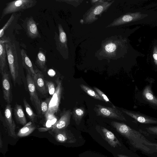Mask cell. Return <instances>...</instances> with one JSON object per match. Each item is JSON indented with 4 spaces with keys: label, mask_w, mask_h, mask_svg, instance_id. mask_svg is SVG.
I'll list each match as a JSON object with an SVG mask.
<instances>
[{
    "label": "cell",
    "mask_w": 157,
    "mask_h": 157,
    "mask_svg": "<svg viewBox=\"0 0 157 157\" xmlns=\"http://www.w3.org/2000/svg\"><path fill=\"white\" fill-rule=\"evenodd\" d=\"M37 3L35 0H18L6 3L0 16V21L6 15L13 13H19L31 8Z\"/></svg>",
    "instance_id": "obj_3"
},
{
    "label": "cell",
    "mask_w": 157,
    "mask_h": 157,
    "mask_svg": "<svg viewBox=\"0 0 157 157\" xmlns=\"http://www.w3.org/2000/svg\"><path fill=\"white\" fill-rule=\"evenodd\" d=\"M80 86L83 90L90 96L96 99L103 101L98 93L89 86L83 84H80Z\"/></svg>",
    "instance_id": "obj_24"
},
{
    "label": "cell",
    "mask_w": 157,
    "mask_h": 157,
    "mask_svg": "<svg viewBox=\"0 0 157 157\" xmlns=\"http://www.w3.org/2000/svg\"><path fill=\"white\" fill-rule=\"evenodd\" d=\"M21 15L20 13H13L0 30V38H7L12 36L13 31Z\"/></svg>",
    "instance_id": "obj_9"
},
{
    "label": "cell",
    "mask_w": 157,
    "mask_h": 157,
    "mask_svg": "<svg viewBox=\"0 0 157 157\" xmlns=\"http://www.w3.org/2000/svg\"><path fill=\"white\" fill-rule=\"evenodd\" d=\"M51 98H49L46 99L44 101L41 102V109L42 114L44 116L46 114L48 107V105Z\"/></svg>",
    "instance_id": "obj_25"
},
{
    "label": "cell",
    "mask_w": 157,
    "mask_h": 157,
    "mask_svg": "<svg viewBox=\"0 0 157 157\" xmlns=\"http://www.w3.org/2000/svg\"><path fill=\"white\" fill-rule=\"evenodd\" d=\"M14 117L17 122L22 124L26 123V119L22 107L21 105L16 103L13 108Z\"/></svg>",
    "instance_id": "obj_19"
},
{
    "label": "cell",
    "mask_w": 157,
    "mask_h": 157,
    "mask_svg": "<svg viewBox=\"0 0 157 157\" xmlns=\"http://www.w3.org/2000/svg\"><path fill=\"white\" fill-rule=\"evenodd\" d=\"M26 78L30 100L37 114L40 115L42 114L41 109V102L38 98L36 88L32 76L28 73H27Z\"/></svg>",
    "instance_id": "obj_8"
},
{
    "label": "cell",
    "mask_w": 157,
    "mask_h": 157,
    "mask_svg": "<svg viewBox=\"0 0 157 157\" xmlns=\"http://www.w3.org/2000/svg\"><path fill=\"white\" fill-rule=\"evenodd\" d=\"M101 0H91V3L94 5H95L101 2Z\"/></svg>",
    "instance_id": "obj_31"
},
{
    "label": "cell",
    "mask_w": 157,
    "mask_h": 157,
    "mask_svg": "<svg viewBox=\"0 0 157 157\" xmlns=\"http://www.w3.org/2000/svg\"><path fill=\"white\" fill-rule=\"evenodd\" d=\"M94 90H95V91L102 99L103 101H105L107 103H111L107 96L103 92L96 87H94Z\"/></svg>",
    "instance_id": "obj_27"
},
{
    "label": "cell",
    "mask_w": 157,
    "mask_h": 157,
    "mask_svg": "<svg viewBox=\"0 0 157 157\" xmlns=\"http://www.w3.org/2000/svg\"><path fill=\"white\" fill-rule=\"evenodd\" d=\"M113 2V1L102 0L98 4L93 6L83 16L84 23L90 24L98 20L96 16L101 15L109 8Z\"/></svg>",
    "instance_id": "obj_4"
},
{
    "label": "cell",
    "mask_w": 157,
    "mask_h": 157,
    "mask_svg": "<svg viewBox=\"0 0 157 157\" xmlns=\"http://www.w3.org/2000/svg\"><path fill=\"white\" fill-rule=\"evenodd\" d=\"M5 45L10 73L15 86L19 76L20 64L22 63L21 49L19 43L13 36L5 43Z\"/></svg>",
    "instance_id": "obj_2"
},
{
    "label": "cell",
    "mask_w": 157,
    "mask_h": 157,
    "mask_svg": "<svg viewBox=\"0 0 157 157\" xmlns=\"http://www.w3.org/2000/svg\"><path fill=\"white\" fill-rule=\"evenodd\" d=\"M48 120L46 122V126L48 128L51 127L52 125L51 120L49 119H47Z\"/></svg>",
    "instance_id": "obj_30"
},
{
    "label": "cell",
    "mask_w": 157,
    "mask_h": 157,
    "mask_svg": "<svg viewBox=\"0 0 157 157\" xmlns=\"http://www.w3.org/2000/svg\"><path fill=\"white\" fill-rule=\"evenodd\" d=\"M86 111L83 107L75 108L72 112L73 117L77 125L80 123L82 119L85 115Z\"/></svg>",
    "instance_id": "obj_22"
},
{
    "label": "cell",
    "mask_w": 157,
    "mask_h": 157,
    "mask_svg": "<svg viewBox=\"0 0 157 157\" xmlns=\"http://www.w3.org/2000/svg\"><path fill=\"white\" fill-rule=\"evenodd\" d=\"M10 38L6 39L0 38V72L1 74L6 71L7 64V54L5 43Z\"/></svg>",
    "instance_id": "obj_14"
},
{
    "label": "cell",
    "mask_w": 157,
    "mask_h": 157,
    "mask_svg": "<svg viewBox=\"0 0 157 157\" xmlns=\"http://www.w3.org/2000/svg\"><path fill=\"white\" fill-rule=\"evenodd\" d=\"M23 28L28 36L32 39L40 38L36 23L32 16L26 18L23 21Z\"/></svg>",
    "instance_id": "obj_10"
},
{
    "label": "cell",
    "mask_w": 157,
    "mask_h": 157,
    "mask_svg": "<svg viewBox=\"0 0 157 157\" xmlns=\"http://www.w3.org/2000/svg\"><path fill=\"white\" fill-rule=\"evenodd\" d=\"M46 51L42 48L39 49L35 61L36 65L40 69L45 71L47 69Z\"/></svg>",
    "instance_id": "obj_18"
},
{
    "label": "cell",
    "mask_w": 157,
    "mask_h": 157,
    "mask_svg": "<svg viewBox=\"0 0 157 157\" xmlns=\"http://www.w3.org/2000/svg\"><path fill=\"white\" fill-rule=\"evenodd\" d=\"M55 81L56 84V90L50 100L47 112L44 116L45 117L48 115H54L59 110L63 90L62 82L58 78Z\"/></svg>",
    "instance_id": "obj_6"
},
{
    "label": "cell",
    "mask_w": 157,
    "mask_h": 157,
    "mask_svg": "<svg viewBox=\"0 0 157 157\" xmlns=\"http://www.w3.org/2000/svg\"><path fill=\"white\" fill-rule=\"evenodd\" d=\"M21 54L22 58L23 67L27 73L30 75L32 77L35 74V70L33 68L32 63L28 57L26 51L23 49H21Z\"/></svg>",
    "instance_id": "obj_16"
},
{
    "label": "cell",
    "mask_w": 157,
    "mask_h": 157,
    "mask_svg": "<svg viewBox=\"0 0 157 157\" xmlns=\"http://www.w3.org/2000/svg\"><path fill=\"white\" fill-rule=\"evenodd\" d=\"M153 57L155 59V63L156 65H157V54L154 53Z\"/></svg>",
    "instance_id": "obj_32"
},
{
    "label": "cell",
    "mask_w": 157,
    "mask_h": 157,
    "mask_svg": "<svg viewBox=\"0 0 157 157\" xmlns=\"http://www.w3.org/2000/svg\"><path fill=\"white\" fill-rule=\"evenodd\" d=\"M58 28L59 35L55 32L54 36L56 48L63 58L67 59L68 56V50L67 35L61 24L58 25Z\"/></svg>",
    "instance_id": "obj_7"
},
{
    "label": "cell",
    "mask_w": 157,
    "mask_h": 157,
    "mask_svg": "<svg viewBox=\"0 0 157 157\" xmlns=\"http://www.w3.org/2000/svg\"><path fill=\"white\" fill-rule=\"evenodd\" d=\"M111 124L134 148L149 154L157 152V143L150 141L139 132L124 123L113 121Z\"/></svg>",
    "instance_id": "obj_1"
},
{
    "label": "cell",
    "mask_w": 157,
    "mask_h": 157,
    "mask_svg": "<svg viewBox=\"0 0 157 157\" xmlns=\"http://www.w3.org/2000/svg\"><path fill=\"white\" fill-rule=\"evenodd\" d=\"M23 102L26 112L29 118L32 121L34 122L36 121L37 118V116L33 112L32 108L25 98H23Z\"/></svg>",
    "instance_id": "obj_23"
},
{
    "label": "cell",
    "mask_w": 157,
    "mask_h": 157,
    "mask_svg": "<svg viewBox=\"0 0 157 157\" xmlns=\"http://www.w3.org/2000/svg\"><path fill=\"white\" fill-rule=\"evenodd\" d=\"M3 97L8 104L12 101V95L9 74L6 71L1 74Z\"/></svg>",
    "instance_id": "obj_11"
},
{
    "label": "cell",
    "mask_w": 157,
    "mask_h": 157,
    "mask_svg": "<svg viewBox=\"0 0 157 157\" xmlns=\"http://www.w3.org/2000/svg\"><path fill=\"white\" fill-rule=\"evenodd\" d=\"M101 129L105 139L111 147L121 146L120 142L112 132L103 127H101Z\"/></svg>",
    "instance_id": "obj_15"
},
{
    "label": "cell",
    "mask_w": 157,
    "mask_h": 157,
    "mask_svg": "<svg viewBox=\"0 0 157 157\" xmlns=\"http://www.w3.org/2000/svg\"><path fill=\"white\" fill-rule=\"evenodd\" d=\"M143 95L147 101L157 106V98L153 94L150 86L148 85L145 87L143 91Z\"/></svg>",
    "instance_id": "obj_21"
},
{
    "label": "cell",
    "mask_w": 157,
    "mask_h": 157,
    "mask_svg": "<svg viewBox=\"0 0 157 157\" xmlns=\"http://www.w3.org/2000/svg\"><path fill=\"white\" fill-rule=\"evenodd\" d=\"M58 140L61 142H64L67 140V138L65 135L63 134H59L57 136Z\"/></svg>",
    "instance_id": "obj_29"
},
{
    "label": "cell",
    "mask_w": 157,
    "mask_h": 157,
    "mask_svg": "<svg viewBox=\"0 0 157 157\" xmlns=\"http://www.w3.org/2000/svg\"><path fill=\"white\" fill-rule=\"evenodd\" d=\"M72 114V113L70 110L63 112L61 114L59 120L55 124L56 128L61 129L67 126L70 123Z\"/></svg>",
    "instance_id": "obj_17"
},
{
    "label": "cell",
    "mask_w": 157,
    "mask_h": 157,
    "mask_svg": "<svg viewBox=\"0 0 157 157\" xmlns=\"http://www.w3.org/2000/svg\"><path fill=\"white\" fill-rule=\"evenodd\" d=\"M45 82L48 92L50 95L52 96L56 90L54 83L52 82L49 81L45 80Z\"/></svg>",
    "instance_id": "obj_26"
},
{
    "label": "cell",
    "mask_w": 157,
    "mask_h": 157,
    "mask_svg": "<svg viewBox=\"0 0 157 157\" xmlns=\"http://www.w3.org/2000/svg\"><path fill=\"white\" fill-rule=\"evenodd\" d=\"M122 111L140 123L145 124H157V120L137 113L125 109H122Z\"/></svg>",
    "instance_id": "obj_13"
},
{
    "label": "cell",
    "mask_w": 157,
    "mask_h": 157,
    "mask_svg": "<svg viewBox=\"0 0 157 157\" xmlns=\"http://www.w3.org/2000/svg\"><path fill=\"white\" fill-rule=\"evenodd\" d=\"M35 74L32 77L35 86L37 90L43 95L48 92L43 75L40 71L35 70Z\"/></svg>",
    "instance_id": "obj_12"
},
{
    "label": "cell",
    "mask_w": 157,
    "mask_h": 157,
    "mask_svg": "<svg viewBox=\"0 0 157 157\" xmlns=\"http://www.w3.org/2000/svg\"><path fill=\"white\" fill-rule=\"evenodd\" d=\"M94 110L97 116L122 121H127L122 112L114 105L112 107H109L96 105Z\"/></svg>",
    "instance_id": "obj_5"
},
{
    "label": "cell",
    "mask_w": 157,
    "mask_h": 157,
    "mask_svg": "<svg viewBox=\"0 0 157 157\" xmlns=\"http://www.w3.org/2000/svg\"><path fill=\"white\" fill-rule=\"evenodd\" d=\"M117 156L118 157H129L122 155H118Z\"/></svg>",
    "instance_id": "obj_33"
},
{
    "label": "cell",
    "mask_w": 157,
    "mask_h": 157,
    "mask_svg": "<svg viewBox=\"0 0 157 157\" xmlns=\"http://www.w3.org/2000/svg\"><path fill=\"white\" fill-rule=\"evenodd\" d=\"M117 44L118 42L116 40H108L104 45H103L102 52H104L105 54H107L108 55L113 54L118 49Z\"/></svg>",
    "instance_id": "obj_20"
},
{
    "label": "cell",
    "mask_w": 157,
    "mask_h": 157,
    "mask_svg": "<svg viewBox=\"0 0 157 157\" xmlns=\"http://www.w3.org/2000/svg\"><path fill=\"white\" fill-rule=\"evenodd\" d=\"M146 129L149 133L157 135V126L150 127Z\"/></svg>",
    "instance_id": "obj_28"
}]
</instances>
